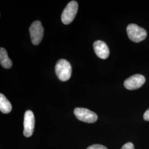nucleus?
Listing matches in <instances>:
<instances>
[{"label":"nucleus","instance_id":"obj_12","mask_svg":"<svg viewBox=\"0 0 149 149\" xmlns=\"http://www.w3.org/2000/svg\"><path fill=\"white\" fill-rule=\"evenodd\" d=\"M121 149H135V148L134 144L132 143L129 142L124 144Z\"/></svg>","mask_w":149,"mask_h":149},{"label":"nucleus","instance_id":"obj_4","mask_svg":"<svg viewBox=\"0 0 149 149\" xmlns=\"http://www.w3.org/2000/svg\"><path fill=\"white\" fill-rule=\"evenodd\" d=\"M74 113L77 119L84 122L93 123L98 119L97 115L95 112L84 108H76Z\"/></svg>","mask_w":149,"mask_h":149},{"label":"nucleus","instance_id":"obj_3","mask_svg":"<svg viewBox=\"0 0 149 149\" xmlns=\"http://www.w3.org/2000/svg\"><path fill=\"white\" fill-rule=\"evenodd\" d=\"M78 11V3L71 1L66 6L61 15V21L64 24H69L74 19Z\"/></svg>","mask_w":149,"mask_h":149},{"label":"nucleus","instance_id":"obj_8","mask_svg":"<svg viewBox=\"0 0 149 149\" xmlns=\"http://www.w3.org/2000/svg\"><path fill=\"white\" fill-rule=\"evenodd\" d=\"M93 48L95 53L100 58L106 59L109 56V50L104 42L97 40L93 44Z\"/></svg>","mask_w":149,"mask_h":149},{"label":"nucleus","instance_id":"obj_1","mask_svg":"<svg viewBox=\"0 0 149 149\" xmlns=\"http://www.w3.org/2000/svg\"><path fill=\"white\" fill-rule=\"evenodd\" d=\"M55 70L58 77L62 81L69 80L71 76V66L69 61L65 59L59 60L56 64Z\"/></svg>","mask_w":149,"mask_h":149},{"label":"nucleus","instance_id":"obj_10","mask_svg":"<svg viewBox=\"0 0 149 149\" xmlns=\"http://www.w3.org/2000/svg\"><path fill=\"white\" fill-rule=\"evenodd\" d=\"M12 107L9 101L3 94H0V110L5 114H8L11 112Z\"/></svg>","mask_w":149,"mask_h":149},{"label":"nucleus","instance_id":"obj_7","mask_svg":"<svg viewBox=\"0 0 149 149\" xmlns=\"http://www.w3.org/2000/svg\"><path fill=\"white\" fill-rule=\"evenodd\" d=\"M145 82V78L143 75L134 74L124 81V86L129 90H134L140 88L144 85Z\"/></svg>","mask_w":149,"mask_h":149},{"label":"nucleus","instance_id":"obj_2","mask_svg":"<svg viewBox=\"0 0 149 149\" xmlns=\"http://www.w3.org/2000/svg\"><path fill=\"white\" fill-rule=\"evenodd\" d=\"M129 38L134 42L139 43L146 38L147 32L145 29L135 24H130L127 28Z\"/></svg>","mask_w":149,"mask_h":149},{"label":"nucleus","instance_id":"obj_9","mask_svg":"<svg viewBox=\"0 0 149 149\" xmlns=\"http://www.w3.org/2000/svg\"><path fill=\"white\" fill-rule=\"evenodd\" d=\"M0 63L1 66L5 69H10L12 66V62L8 58V54L5 49H0Z\"/></svg>","mask_w":149,"mask_h":149},{"label":"nucleus","instance_id":"obj_6","mask_svg":"<svg viewBox=\"0 0 149 149\" xmlns=\"http://www.w3.org/2000/svg\"><path fill=\"white\" fill-rule=\"evenodd\" d=\"M23 125V135L27 138L31 137L34 132L35 117L33 112L30 110H28L24 113Z\"/></svg>","mask_w":149,"mask_h":149},{"label":"nucleus","instance_id":"obj_13","mask_svg":"<svg viewBox=\"0 0 149 149\" xmlns=\"http://www.w3.org/2000/svg\"><path fill=\"white\" fill-rule=\"evenodd\" d=\"M144 119L146 121H149V108L144 113Z\"/></svg>","mask_w":149,"mask_h":149},{"label":"nucleus","instance_id":"obj_5","mask_svg":"<svg viewBox=\"0 0 149 149\" xmlns=\"http://www.w3.org/2000/svg\"><path fill=\"white\" fill-rule=\"evenodd\" d=\"M29 32L32 43L37 45L41 42L43 37L44 28L41 22L39 21L34 22L30 27Z\"/></svg>","mask_w":149,"mask_h":149},{"label":"nucleus","instance_id":"obj_11","mask_svg":"<svg viewBox=\"0 0 149 149\" xmlns=\"http://www.w3.org/2000/svg\"><path fill=\"white\" fill-rule=\"evenodd\" d=\"M87 149H108L104 145L100 144H94L88 147Z\"/></svg>","mask_w":149,"mask_h":149}]
</instances>
